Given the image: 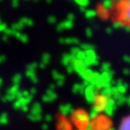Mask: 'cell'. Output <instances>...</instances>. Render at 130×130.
Segmentation results:
<instances>
[{
    "label": "cell",
    "mask_w": 130,
    "mask_h": 130,
    "mask_svg": "<svg viewBox=\"0 0 130 130\" xmlns=\"http://www.w3.org/2000/svg\"><path fill=\"white\" fill-rule=\"evenodd\" d=\"M110 18L117 25L130 30V0H115L110 8Z\"/></svg>",
    "instance_id": "cell-1"
},
{
    "label": "cell",
    "mask_w": 130,
    "mask_h": 130,
    "mask_svg": "<svg viewBox=\"0 0 130 130\" xmlns=\"http://www.w3.org/2000/svg\"><path fill=\"white\" fill-rule=\"evenodd\" d=\"M118 130H130V115L122 119Z\"/></svg>",
    "instance_id": "cell-2"
}]
</instances>
